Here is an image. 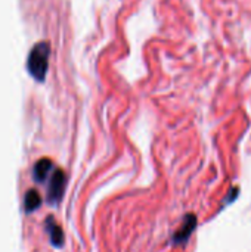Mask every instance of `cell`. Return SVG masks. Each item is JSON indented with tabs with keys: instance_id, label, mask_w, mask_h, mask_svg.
Wrapping results in <instances>:
<instances>
[{
	"instance_id": "cell-3",
	"label": "cell",
	"mask_w": 251,
	"mask_h": 252,
	"mask_svg": "<svg viewBox=\"0 0 251 252\" xmlns=\"http://www.w3.org/2000/svg\"><path fill=\"white\" fill-rule=\"evenodd\" d=\"M195 226H197V219H195V216H186V219H185V221H183L182 227L175 233V236H173V242H175L176 245H182V244H185V242L189 239L191 233L194 232Z\"/></svg>"
},
{
	"instance_id": "cell-5",
	"label": "cell",
	"mask_w": 251,
	"mask_h": 252,
	"mask_svg": "<svg viewBox=\"0 0 251 252\" xmlns=\"http://www.w3.org/2000/svg\"><path fill=\"white\" fill-rule=\"evenodd\" d=\"M46 229H47V233L50 236L52 245L56 247V248H61L64 245V233H62L61 227L53 221V219L46 220Z\"/></svg>"
},
{
	"instance_id": "cell-1",
	"label": "cell",
	"mask_w": 251,
	"mask_h": 252,
	"mask_svg": "<svg viewBox=\"0 0 251 252\" xmlns=\"http://www.w3.org/2000/svg\"><path fill=\"white\" fill-rule=\"evenodd\" d=\"M49 56H50V49L47 43H38L33 47L28 56V72L37 80L43 81L47 72L49 66Z\"/></svg>"
},
{
	"instance_id": "cell-4",
	"label": "cell",
	"mask_w": 251,
	"mask_h": 252,
	"mask_svg": "<svg viewBox=\"0 0 251 252\" xmlns=\"http://www.w3.org/2000/svg\"><path fill=\"white\" fill-rule=\"evenodd\" d=\"M52 168H53L52 161H49V159H46V158L40 159V161L34 165V170H33L34 182H37V183L46 182V179H47L49 173L52 171Z\"/></svg>"
},
{
	"instance_id": "cell-2",
	"label": "cell",
	"mask_w": 251,
	"mask_h": 252,
	"mask_svg": "<svg viewBox=\"0 0 251 252\" xmlns=\"http://www.w3.org/2000/svg\"><path fill=\"white\" fill-rule=\"evenodd\" d=\"M67 186V176L62 170H55L50 177V183L47 188V202L50 205H58L64 196Z\"/></svg>"
},
{
	"instance_id": "cell-6",
	"label": "cell",
	"mask_w": 251,
	"mask_h": 252,
	"mask_svg": "<svg viewBox=\"0 0 251 252\" xmlns=\"http://www.w3.org/2000/svg\"><path fill=\"white\" fill-rule=\"evenodd\" d=\"M41 204V198L37 193V190H28L24 199V205H25V213H34Z\"/></svg>"
}]
</instances>
